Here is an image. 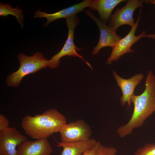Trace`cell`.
<instances>
[{
    "mask_svg": "<svg viewBox=\"0 0 155 155\" xmlns=\"http://www.w3.org/2000/svg\"><path fill=\"white\" fill-rule=\"evenodd\" d=\"M146 3H149L150 4H153L155 5V0H144Z\"/></svg>",
    "mask_w": 155,
    "mask_h": 155,
    "instance_id": "obj_21",
    "label": "cell"
},
{
    "mask_svg": "<svg viewBox=\"0 0 155 155\" xmlns=\"http://www.w3.org/2000/svg\"><path fill=\"white\" fill-rule=\"evenodd\" d=\"M125 0H91L89 7L92 10L97 11L100 19L106 24L115 7Z\"/></svg>",
    "mask_w": 155,
    "mask_h": 155,
    "instance_id": "obj_14",
    "label": "cell"
},
{
    "mask_svg": "<svg viewBox=\"0 0 155 155\" xmlns=\"http://www.w3.org/2000/svg\"><path fill=\"white\" fill-rule=\"evenodd\" d=\"M144 0H129L121 8H117L114 13L111 15L108 26L115 31L121 26L128 25L131 27L135 23L133 14L135 9L143 6Z\"/></svg>",
    "mask_w": 155,
    "mask_h": 155,
    "instance_id": "obj_6",
    "label": "cell"
},
{
    "mask_svg": "<svg viewBox=\"0 0 155 155\" xmlns=\"http://www.w3.org/2000/svg\"><path fill=\"white\" fill-rule=\"evenodd\" d=\"M66 124L65 117L52 108L34 117L26 116L22 119L21 126L28 136L38 140L47 138L59 132Z\"/></svg>",
    "mask_w": 155,
    "mask_h": 155,
    "instance_id": "obj_2",
    "label": "cell"
},
{
    "mask_svg": "<svg viewBox=\"0 0 155 155\" xmlns=\"http://www.w3.org/2000/svg\"><path fill=\"white\" fill-rule=\"evenodd\" d=\"M18 58L20 63L18 69L7 77V84L10 87H18L25 75L49 67V60L39 52H37L30 56L20 53L18 55Z\"/></svg>",
    "mask_w": 155,
    "mask_h": 155,
    "instance_id": "obj_3",
    "label": "cell"
},
{
    "mask_svg": "<svg viewBox=\"0 0 155 155\" xmlns=\"http://www.w3.org/2000/svg\"><path fill=\"white\" fill-rule=\"evenodd\" d=\"M9 121L7 118L3 115H0V131L9 127Z\"/></svg>",
    "mask_w": 155,
    "mask_h": 155,
    "instance_id": "obj_18",
    "label": "cell"
},
{
    "mask_svg": "<svg viewBox=\"0 0 155 155\" xmlns=\"http://www.w3.org/2000/svg\"><path fill=\"white\" fill-rule=\"evenodd\" d=\"M59 132L61 142L63 143L87 140L92 133L88 124L80 119L67 123Z\"/></svg>",
    "mask_w": 155,
    "mask_h": 155,
    "instance_id": "obj_5",
    "label": "cell"
},
{
    "mask_svg": "<svg viewBox=\"0 0 155 155\" xmlns=\"http://www.w3.org/2000/svg\"><path fill=\"white\" fill-rule=\"evenodd\" d=\"M98 143L95 139L90 138L86 141L66 143L57 142V146L63 148L61 155H82L95 147Z\"/></svg>",
    "mask_w": 155,
    "mask_h": 155,
    "instance_id": "obj_13",
    "label": "cell"
},
{
    "mask_svg": "<svg viewBox=\"0 0 155 155\" xmlns=\"http://www.w3.org/2000/svg\"><path fill=\"white\" fill-rule=\"evenodd\" d=\"M17 155H51L53 149L47 138L26 140L18 146Z\"/></svg>",
    "mask_w": 155,
    "mask_h": 155,
    "instance_id": "obj_11",
    "label": "cell"
},
{
    "mask_svg": "<svg viewBox=\"0 0 155 155\" xmlns=\"http://www.w3.org/2000/svg\"><path fill=\"white\" fill-rule=\"evenodd\" d=\"M91 1V0H85L80 3L75 4L53 13H47L37 10L34 13V17L35 18H46L47 22L44 25V26L45 27L56 20L61 18H66L76 16L77 13L82 11L84 8L89 7Z\"/></svg>",
    "mask_w": 155,
    "mask_h": 155,
    "instance_id": "obj_12",
    "label": "cell"
},
{
    "mask_svg": "<svg viewBox=\"0 0 155 155\" xmlns=\"http://www.w3.org/2000/svg\"><path fill=\"white\" fill-rule=\"evenodd\" d=\"M143 37L151 38L155 40V34H145L143 36Z\"/></svg>",
    "mask_w": 155,
    "mask_h": 155,
    "instance_id": "obj_20",
    "label": "cell"
},
{
    "mask_svg": "<svg viewBox=\"0 0 155 155\" xmlns=\"http://www.w3.org/2000/svg\"><path fill=\"white\" fill-rule=\"evenodd\" d=\"M66 19V22L68 29V36L67 39L62 49L57 54L53 56L49 60V67L55 69L58 67L59 65L60 59L61 58L66 55L78 57L84 61L92 69L91 65L83 58V56L78 54L77 51H80L81 49L77 47L73 42L74 30L79 23V18L76 16Z\"/></svg>",
    "mask_w": 155,
    "mask_h": 155,
    "instance_id": "obj_4",
    "label": "cell"
},
{
    "mask_svg": "<svg viewBox=\"0 0 155 155\" xmlns=\"http://www.w3.org/2000/svg\"><path fill=\"white\" fill-rule=\"evenodd\" d=\"M84 12L96 24L100 32L99 41L96 46L94 48L92 55L96 54L104 47L110 46L112 48L122 38L117 34L116 31L102 22L90 10H87Z\"/></svg>",
    "mask_w": 155,
    "mask_h": 155,
    "instance_id": "obj_8",
    "label": "cell"
},
{
    "mask_svg": "<svg viewBox=\"0 0 155 155\" xmlns=\"http://www.w3.org/2000/svg\"><path fill=\"white\" fill-rule=\"evenodd\" d=\"M26 140V137L15 127L0 131V155H17L16 147Z\"/></svg>",
    "mask_w": 155,
    "mask_h": 155,
    "instance_id": "obj_9",
    "label": "cell"
},
{
    "mask_svg": "<svg viewBox=\"0 0 155 155\" xmlns=\"http://www.w3.org/2000/svg\"><path fill=\"white\" fill-rule=\"evenodd\" d=\"M18 6L16 8H13L10 4L0 3V16L4 17L11 14L16 18L18 22L20 25L21 28L24 27L23 23L24 21V16L23 14V11L21 9L18 8Z\"/></svg>",
    "mask_w": 155,
    "mask_h": 155,
    "instance_id": "obj_15",
    "label": "cell"
},
{
    "mask_svg": "<svg viewBox=\"0 0 155 155\" xmlns=\"http://www.w3.org/2000/svg\"><path fill=\"white\" fill-rule=\"evenodd\" d=\"M113 73L117 85L120 87L122 92V96L120 99L121 105L124 106L127 103V107H129L131 105V98L134 94V89L143 79L144 75L142 73H139L127 79L121 77L115 71H113Z\"/></svg>",
    "mask_w": 155,
    "mask_h": 155,
    "instance_id": "obj_10",
    "label": "cell"
},
{
    "mask_svg": "<svg viewBox=\"0 0 155 155\" xmlns=\"http://www.w3.org/2000/svg\"></svg>",
    "mask_w": 155,
    "mask_h": 155,
    "instance_id": "obj_22",
    "label": "cell"
},
{
    "mask_svg": "<svg viewBox=\"0 0 155 155\" xmlns=\"http://www.w3.org/2000/svg\"><path fill=\"white\" fill-rule=\"evenodd\" d=\"M142 11L141 8L137 20L134 25L131 27V30L124 38L120 40L112 48V51L109 57L107 59L106 64H110L118 59L124 54L128 53H133V49H131L132 46L146 34V32L143 31L140 35H135L136 30L140 18V13Z\"/></svg>",
    "mask_w": 155,
    "mask_h": 155,
    "instance_id": "obj_7",
    "label": "cell"
},
{
    "mask_svg": "<svg viewBox=\"0 0 155 155\" xmlns=\"http://www.w3.org/2000/svg\"><path fill=\"white\" fill-rule=\"evenodd\" d=\"M97 144L94 148L86 152L82 155H95L97 148Z\"/></svg>",
    "mask_w": 155,
    "mask_h": 155,
    "instance_id": "obj_19",
    "label": "cell"
},
{
    "mask_svg": "<svg viewBox=\"0 0 155 155\" xmlns=\"http://www.w3.org/2000/svg\"><path fill=\"white\" fill-rule=\"evenodd\" d=\"M118 151L113 147L104 146L98 142L95 155H116Z\"/></svg>",
    "mask_w": 155,
    "mask_h": 155,
    "instance_id": "obj_16",
    "label": "cell"
},
{
    "mask_svg": "<svg viewBox=\"0 0 155 155\" xmlns=\"http://www.w3.org/2000/svg\"><path fill=\"white\" fill-rule=\"evenodd\" d=\"M133 155H155V143L145 144L137 149Z\"/></svg>",
    "mask_w": 155,
    "mask_h": 155,
    "instance_id": "obj_17",
    "label": "cell"
},
{
    "mask_svg": "<svg viewBox=\"0 0 155 155\" xmlns=\"http://www.w3.org/2000/svg\"><path fill=\"white\" fill-rule=\"evenodd\" d=\"M145 89L140 95L133 94L130 101L134 108L128 122L120 126L116 132L121 138L131 134L133 129L141 127L147 118L155 112V76L149 71L145 83Z\"/></svg>",
    "mask_w": 155,
    "mask_h": 155,
    "instance_id": "obj_1",
    "label": "cell"
}]
</instances>
